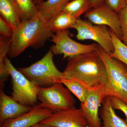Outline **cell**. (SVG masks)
Here are the masks:
<instances>
[{"mask_svg":"<svg viewBox=\"0 0 127 127\" xmlns=\"http://www.w3.org/2000/svg\"><path fill=\"white\" fill-rule=\"evenodd\" d=\"M53 34L48 21L38 11L29 20L22 22L20 27L13 31L8 56L15 58L28 48L38 49L43 47Z\"/></svg>","mask_w":127,"mask_h":127,"instance_id":"6da1fadb","label":"cell"},{"mask_svg":"<svg viewBox=\"0 0 127 127\" xmlns=\"http://www.w3.org/2000/svg\"><path fill=\"white\" fill-rule=\"evenodd\" d=\"M67 61L63 77H75L92 88L106 86L107 83L106 69L97 51L68 58Z\"/></svg>","mask_w":127,"mask_h":127,"instance_id":"7a4b0ae2","label":"cell"},{"mask_svg":"<svg viewBox=\"0 0 127 127\" xmlns=\"http://www.w3.org/2000/svg\"><path fill=\"white\" fill-rule=\"evenodd\" d=\"M97 52L106 69L107 83L104 87L106 96L116 97L127 104V65L110 56L98 45Z\"/></svg>","mask_w":127,"mask_h":127,"instance_id":"3957f363","label":"cell"},{"mask_svg":"<svg viewBox=\"0 0 127 127\" xmlns=\"http://www.w3.org/2000/svg\"><path fill=\"white\" fill-rule=\"evenodd\" d=\"M53 54L50 50L38 61L27 67L18 68L31 81L37 86L46 88L60 82L63 72L59 71L54 64Z\"/></svg>","mask_w":127,"mask_h":127,"instance_id":"277c9868","label":"cell"},{"mask_svg":"<svg viewBox=\"0 0 127 127\" xmlns=\"http://www.w3.org/2000/svg\"><path fill=\"white\" fill-rule=\"evenodd\" d=\"M4 62L11 77L12 97L24 106L32 107L36 106L39 103L37 99L38 87L16 69L7 56Z\"/></svg>","mask_w":127,"mask_h":127,"instance_id":"5b68a950","label":"cell"},{"mask_svg":"<svg viewBox=\"0 0 127 127\" xmlns=\"http://www.w3.org/2000/svg\"><path fill=\"white\" fill-rule=\"evenodd\" d=\"M67 88L61 82L48 87H38L37 99L43 107L53 113L75 107L76 100Z\"/></svg>","mask_w":127,"mask_h":127,"instance_id":"8992f818","label":"cell"},{"mask_svg":"<svg viewBox=\"0 0 127 127\" xmlns=\"http://www.w3.org/2000/svg\"><path fill=\"white\" fill-rule=\"evenodd\" d=\"M72 28L76 30L75 37L78 40L94 41L109 55L114 51L110 30L107 26L95 25L86 19L79 18Z\"/></svg>","mask_w":127,"mask_h":127,"instance_id":"52a82bcc","label":"cell"},{"mask_svg":"<svg viewBox=\"0 0 127 127\" xmlns=\"http://www.w3.org/2000/svg\"><path fill=\"white\" fill-rule=\"evenodd\" d=\"M69 30L56 32L51 40L54 43L50 49L53 55H63V59L70 58L89 52L97 51L98 45L96 43L83 44L73 40L70 36Z\"/></svg>","mask_w":127,"mask_h":127,"instance_id":"ba28073f","label":"cell"},{"mask_svg":"<svg viewBox=\"0 0 127 127\" xmlns=\"http://www.w3.org/2000/svg\"><path fill=\"white\" fill-rule=\"evenodd\" d=\"M84 17L95 25L107 26L122 41V35L118 13L105 4L91 9L84 14Z\"/></svg>","mask_w":127,"mask_h":127,"instance_id":"9c48e42d","label":"cell"},{"mask_svg":"<svg viewBox=\"0 0 127 127\" xmlns=\"http://www.w3.org/2000/svg\"><path fill=\"white\" fill-rule=\"evenodd\" d=\"M40 123L53 127H86L88 125L81 108L75 107L53 113Z\"/></svg>","mask_w":127,"mask_h":127,"instance_id":"30bf717a","label":"cell"},{"mask_svg":"<svg viewBox=\"0 0 127 127\" xmlns=\"http://www.w3.org/2000/svg\"><path fill=\"white\" fill-rule=\"evenodd\" d=\"M104 87L93 89L84 102L80 104V108L82 110L89 127H101V126L99 107L103 100L107 96Z\"/></svg>","mask_w":127,"mask_h":127,"instance_id":"8fae6325","label":"cell"},{"mask_svg":"<svg viewBox=\"0 0 127 127\" xmlns=\"http://www.w3.org/2000/svg\"><path fill=\"white\" fill-rule=\"evenodd\" d=\"M53 113L50 109L43 107L39 103L30 112L17 118L5 121L0 127H31L40 123Z\"/></svg>","mask_w":127,"mask_h":127,"instance_id":"7c38bea8","label":"cell"},{"mask_svg":"<svg viewBox=\"0 0 127 127\" xmlns=\"http://www.w3.org/2000/svg\"><path fill=\"white\" fill-rule=\"evenodd\" d=\"M0 88V126L5 121L17 118L31 111L33 107L24 106L6 95Z\"/></svg>","mask_w":127,"mask_h":127,"instance_id":"4fadbf2b","label":"cell"},{"mask_svg":"<svg viewBox=\"0 0 127 127\" xmlns=\"http://www.w3.org/2000/svg\"><path fill=\"white\" fill-rule=\"evenodd\" d=\"M101 104L102 106L99 111V115L103 121L101 127H127L125 120L116 114L112 106L109 96L104 97Z\"/></svg>","mask_w":127,"mask_h":127,"instance_id":"5bb4252c","label":"cell"},{"mask_svg":"<svg viewBox=\"0 0 127 127\" xmlns=\"http://www.w3.org/2000/svg\"><path fill=\"white\" fill-rule=\"evenodd\" d=\"M0 14L13 31L17 30L21 24L20 16L12 0H0Z\"/></svg>","mask_w":127,"mask_h":127,"instance_id":"9a60e30c","label":"cell"},{"mask_svg":"<svg viewBox=\"0 0 127 127\" xmlns=\"http://www.w3.org/2000/svg\"><path fill=\"white\" fill-rule=\"evenodd\" d=\"M60 82L65 85L79 99L81 103L84 102L90 92L94 89L75 77H62Z\"/></svg>","mask_w":127,"mask_h":127,"instance_id":"2e32d148","label":"cell"},{"mask_svg":"<svg viewBox=\"0 0 127 127\" xmlns=\"http://www.w3.org/2000/svg\"><path fill=\"white\" fill-rule=\"evenodd\" d=\"M73 0H47L36 5L37 11L46 20L48 21L62 11L68 2Z\"/></svg>","mask_w":127,"mask_h":127,"instance_id":"e0dca14e","label":"cell"},{"mask_svg":"<svg viewBox=\"0 0 127 127\" xmlns=\"http://www.w3.org/2000/svg\"><path fill=\"white\" fill-rule=\"evenodd\" d=\"M77 19L64 11L61 12L54 17L48 21V26L53 33L58 31L72 28Z\"/></svg>","mask_w":127,"mask_h":127,"instance_id":"ac0fdd59","label":"cell"},{"mask_svg":"<svg viewBox=\"0 0 127 127\" xmlns=\"http://www.w3.org/2000/svg\"><path fill=\"white\" fill-rule=\"evenodd\" d=\"M91 9L89 0H73L64 6L62 11L67 12L77 19Z\"/></svg>","mask_w":127,"mask_h":127,"instance_id":"d6986e66","label":"cell"},{"mask_svg":"<svg viewBox=\"0 0 127 127\" xmlns=\"http://www.w3.org/2000/svg\"><path fill=\"white\" fill-rule=\"evenodd\" d=\"M11 38H7L0 36V79L1 81H6L10 76L4 60L9 52L11 44Z\"/></svg>","mask_w":127,"mask_h":127,"instance_id":"ffe728a7","label":"cell"},{"mask_svg":"<svg viewBox=\"0 0 127 127\" xmlns=\"http://www.w3.org/2000/svg\"><path fill=\"white\" fill-rule=\"evenodd\" d=\"M17 9L22 22L32 18L37 13L33 0H12Z\"/></svg>","mask_w":127,"mask_h":127,"instance_id":"44dd1931","label":"cell"},{"mask_svg":"<svg viewBox=\"0 0 127 127\" xmlns=\"http://www.w3.org/2000/svg\"><path fill=\"white\" fill-rule=\"evenodd\" d=\"M109 30L114 46V51L110 56L118 59L127 65V46L124 44L110 28Z\"/></svg>","mask_w":127,"mask_h":127,"instance_id":"7402d4cb","label":"cell"},{"mask_svg":"<svg viewBox=\"0 0 127 127\" xmlns=\"http://www.w3.org/2000/svg\"><path fill=\"white\" fill-rule=\"evenodd\" d=\"M122 37V41L127 46V5L118 12Z\"/></svg>","mask_w":127,"mask_h":127,"instance_id":"603a6c76","label":"cell"},{"mask_svg":"<svg viewBox=\"0 0 127 127\" xmlns=\"http://www.w3.org/2000/svg\"><path fill=\"white\" fill-rule=\"evenodd\" d=\"M112 106L114 109L122 111L125 114L126 119L125 121L127 124V104L120 99L114 96H110Z\"/></svg>","mask_w":127,"mask_h":127,"instance_id":"cb8c5ba5","label":"cell"},{"mask_svg":"<svg viewBox=\"0 0 127 127\" xmlns=\"http://www.w3.org/2000/svg\"><path fill=\"white\" fill-rule=\"evenodd\" d=\"M104 4L117 13L127 6L125 0H104Z\"/></svg>","mask_w":127,"mask_h":127,"instance_id":"d4e9b609","label":"cell"},{"mask_svg":"<svg viewBox=\"0 0 127 127\" xmlns=\"http://www.w3.org/2000/svg\"><path fill=\"white\" fill-rule=\"evenodd\" d=\"M13 30L10 25L5 20L0 17V34L1 36L11 38Z\"/></svg>","mask_w":127,"mask_h":127,"instance_id":"484cf974","label":"cell"},{"mask_svg":"<svg viewBox=\"0 0 127 127\" xmlns=\"http://www.w3.org/2000/svg\"><path fill=\"white\" fill-rule=\"evenodd\" d=\"M91 9L99 6L104 4V0H89Z\"/></svg>","mask_w":127,"mask_h":127,"instance_id":"4316f807","label":"cell"},{"mask_svg":"<svg viewBox=\"0 0 127 127\" xmlns=\"http://www.w3.org/2000/svg\"><path fill=\"white\" fill-rule=\"evenodd\" d=\"M31 127H50V126H48L44 124H42L40 123H38L36 124L35 125H32Z\"/></svg>","mask_w":127,"mask_h":127,"instance_id":"83f0119b","label":"cell"},{"mask_svg":"<svg viewBox=\"0 0 127 127\" xmlns=\"http://www.w3.org/2000/svg\"><path fill=\"white\" fill-rule=\"evenodd\" d=\"M34 1H35V2H36L37 4L43 1V0H34Z\"/></svg>","mask_w":127,"mask_h":127,"instance_id":"f1b7e54d","label":"cell"},{"mask_svg":"<svg viewBox=\"0 0 127 127\" xmlns=\"http://www.w3.org/2000/svg\"><path fill=\"white\" fill-rule=\"evenodd\" d=\"M126 0V3H127V0Z\"/></svg>","mask_w":127,"mask_h":127,"instance_id":"f546056e","label":"cell"},{"mask_svg":"<svg viewBox=\"0 0 127 127\" xmlns=\"http://www.w3.org/2000/svg\"><path fill=\"white\" fill-rule=\"evenodd\" d=\"M89 127V126H88V125L87 126V127Z\"/></svg>","mask_w":127,"mask_h":127,"instance_id":"4dcf8cb0","label":"cell"}]
</instances>
